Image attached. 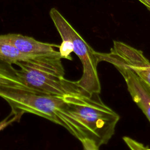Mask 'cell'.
<instances>
[{
	"label": "cell",
	"instance_id": "obj_1",
	"mask_svg": "<svg viewBox=\"0 0 150 150\" xmlns=\"http://www.w3.org/2000/svg\"><path fill=\"white\" fill-rule=\"evenodd\" d=\"M0 97L10 105L13 115L21 118L25 113L35 114L64 127L80 141L86 138L81 124L63 96L22 87L0 86Z\"/></svg>",
	"mask_w": 150,
	"mask_h": 150
},
{
	"label": "cell",
	"instance_id": "obj_2",
	"mask_svg": "<svg viewBox=\"0 0 150 150\" xmlns=\"http://www.w3.org/2000/svg\"><path fill=\"white\" fill-rule=\"evenodd\" d=\"M63 98L81 124L86 138L98 146L107 144L115 132L120 116L102 101L100 93L80 90Z\"/></svg>",
	"mask_w": 150,
	"mask_h": 150
},
{
	"label": "cell",
	"instance_id": "obj_3",
	"mask_svg": "<svg viewBox=\"0 0 150 150\" xmlns=\"http://www.w3.org/2000/svg\"><path fill=\"white\" fill-rule=\"evenodd\" d=\"M60 55L38 56L16 63V74L29 89L62 97L80 91L76 81L64 77Z\"/></svg>",
	"mask_w": 150,
	"mask_h": 150
},
{
	"label": "cell",
	"instance_id": "obj_4",
	"mask_svg": "<svg viewBox=\"0 0 150 150\" xmlns=\"http://www.w3.org/2000/svg\"><path fill=\"white\" fill-rule=\"evenodd\" d=\"M49 15L62 40H68L72 43L73 52L82 64V76L76 81L78 87L84 93H100L101 84L97 72L100 61L97 52L83 39L57 9L51 8Z\"/></svg>",
	"mask_w": 150,
	"mask_h": 150
},
{
	"label": "cell",
	"instance_id": "obj_5",
	"mask_svg": "<svg viewBox=\"0 0 150 150\" xmlns=\"http://www.w3.org/2000/svg\"><path fill=\"white\" fill-rule=\"evenodd\" d=\"M97 55L100 62H115L129 68L150 87V62L141 50L123 42L114 41L110 52H97Z\"/></svg>",
	"mask_w": 150,
	"mask_h": 150
},
{
	"label": "cell",
	"instance_id": "obj_6",
	"mask_svg": "<svg viewBox=\"0 0 150 150\" xmlns=\"http://www.w3.org/2000/svg\"><path fill=\"white\" fill-rule=\"evenodd\" d=\"M110 64L122 75L133 101L150 122V87L129 68L118 63L112 62Z\"/></svg>",
	"mask_w": 150,
	"mask_h": 150
},
{
	"label": "cell",
	"instance_id": "obj_7",
	"mask_svg": "<svg viewBox=\"0 0 150 150\" xmlns=\"http://www.w3.org/2000/svg\"><path fill=\"white\" fill-rule=\"evenodd\" d=\"M5 35L11 45L24 54L32 56L60 55L59 52L54 49L59 48V45L42 42L19 33H8Z\"/></svg>",
	"mask_w": 150,
	"mask_h": 150
},
{
	"label": "cell",
	"instance_id": "obj_8",
	"mask_svg": "<svg viewBox=\"0 0 150 150\" xmlns=\"http://www.w3.org/2000/svg\"><path fill=\"white\" fill-rule=\"evenodd\" d=\"M35 56L21 52L7 40L5 35H0V60L13 64Z\"/></svg>",
	"mask_w": 150,
	"mask_h": 150
},
{
	"label": "cell",
	"instance_id": "obj_9",
	"mask_svg": "<svg viewBox=\"0 0 150 150\" xmlns=\"http://www.w3.org/2000/svg\"><path fill=\"white\" fill-rule=\"evenodd\" d=\"M0 86L28 88L19 80L12 64L0 60Z\"/></svg>",
	"mask_w": 150,
	"mask_h": 150
},
{
	"label": "cell",
	"instance_id": "obj_10",
	"mask_svg": "<svg viewBox=\"0 0 150 150\" xmlns=\"http://www.w3.org/2000/svg\"><path fill=\"white\" fill-rule=\"evenodd\" d=\"M59 52L62 59L72 60L73 59L70 54L71 52H73V46L70 40H62V42L59 47Z\"/></svg>",
	"mask_w": 150,
	"mask_h": 150
},
{
	"label": "cell",
	"instance_id": "obj_11",
	"mask_svg": "<svg viewBox=\"0 0 150 150\" xmlns=\"http://www.w3.org/2000/svg\"><path fill=\"white\" fill-rule=\"evenodd\" d=\"M122 139L130 150H147L144 144L129 137H124Z\"/></svg>",
	"mask_w": 150,
	"mask_h": 150
},
{
	"label": "cell",
	"instance_id": "obj_12",
	"mask_svg": "<svg viewBox=\"0 0 150 150\" xmlns=\"http://www.w3.org/2000/svg\"><path fill=\"white\" fill-rule=\"evenodd\" d=\"M83 150H99V147L97 144L92 139L85 138L80 141Z\"/></svg>",
	"mask_w": 150,
	"mask_h": 150
},
{
	"label": "cell",
	"instance_id": "obj_13",
	"mask_svg": "<svg viewBox=\"0 0 150 150\" xmlns=\"http://www.w3.org/2000/svg\"><path fill=\"white\" fill-rule=\"evenodd\" d=\"M20 118L15 115H13L11 114L3 121L0 122V131L6 128L9 124L12 123L14 121H16L17 120H19Z\"/></svg>",
	"mask_w": 150,
	"mask_h": 150
},
{
	"label": "cell",
	"instance_id": "obj_14",
	"mask_svg": "<svg viewBox=\"0 0 150 150\" xmlns=\"http://www.w3.org/2000/svg\"><path fill=\"white\" fill-rule=\"evenodd\" d=\"M142 4H144L147 9L150 11V0H138Z\"/></svg>",
	"mask_w": 150,
	"mask_h": 150
},
{
	"label": "cell",
	"instance_id": "obj_15",
	"mask_svg": "<svg viewBox=\"0 0 150 150\" xmlns=\"http://www.w3.org/2000/svg\"><path fill=\"white\" fill-rule=\"evenodd\" d=\"M147 150H150V148H147Z\"/></svg>",
	"mask_w": 150,
	"mask_h": 150
}]
</instances>
